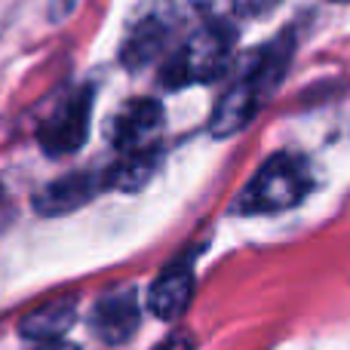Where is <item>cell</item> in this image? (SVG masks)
Masks as SVG:
<instances>
[{
	"instance_id": "obj_12",
	"label": "cell",
	"mask_w": 350,
	"mask_h": 350,
	"mask_svg": "<svg viewBox=\"0 0 350 350\" xmlns=\"http://www.w3.org/2000/svg\"><path fill=\"white\" fill-rule=\"evenodd\" d=\"M283 0H234V12L240 18H261L267 12H273Z\"/></svg>"
},
{
	"instance_id": "obj_13",
	"label": "cell",
	"mask_w": 350,
	"mask_h": 350,
	"mask_svg": "<svg viewBox=\"0 0 350 350\" xmlns=\"http://www.w3.org/2000/svg\"><path fill=\"white\" fill-rule=\"evenodd\" d=\"M157 350H193V341H191V335H170V338L163 341Z\"/></svg>"
},
{
	"instance_id": "obj_15",
	"label": "cell",
	"mask_w": 350,
	"mask_h": 350,
	"mask_svg": "<svg viewBox=\"0 0 350 350\" xmlns=\"http://www.w3.org/2000/svg\"><path fill=\"white\" fill-rule=\"evenodd\" d=\"M37 350H77L74 345H65V341H49V345H40Z\"/></svg>"
},
{
	"instance_id": "obj_10",
	"label": "cell",
	"mask_w": 350,
	"mask_h": 350,
	"mask_svg": "<svg viewBox=\"0 0 350 350\" xmlns=\"http://www.w3.org/2000/svg\"><path fill=\"white\" fill-rule=\"evenodd\" d=\"M157 157H160L157 148H151V151L120 154V160H117V163L108 170L105 181H108L111 187H120V191H139V187L154 175Z\"/></svg>"
},
{
	"instance_id": "obj_14",
	"label": "cell",
	"mask_w": 350,
	"mask_h": 350,
	"mask_svg": "<svg viewBox=\"0 0 350 350\" xmlns=\"http://www.w3.org/2000/svg\"><path fill=\"white\" fill-rule=\"evenodd\" d=\"M10 221V197H6V187L0 185V228Z\"/></svg>"
},
{
	"instance_id": "obj_2",
	"label": "cell",
	"mask_w": 350,
	"mask_h": 350,
	"mask_svg": "<svg viewBox=\"0 0 350 350\" xmlns=\"http://www.w3.org/2000/svg\"><path fill=\"white\" fill-rule=\"evenodd\" d=\"M310 191V170L298 154H273L240 193L237 209L246 215L292 209Z\"/></svg>"
},
{
	"instance_id": "obj_4",
	"label": "cell",
	"mask_w": 350,
	"mask_h": 350,
	"mask_svg": "<svg viewBox=\"0 0 350 350\" xmlns=\"http://www.w3.org/2000/svg\"><path fill=\"white\" fill-rule=\"evenodd\" d=\"M90 114H92V90L80 86V90L68 92L49 117L37 129V142L49 157H65L74 154L83 145L86 133H90Z\"/></svg>"
},
{
	"instance_id": "obj_11",
	"label": "cell",
	"mask_w": 350,
	"mask_h": 350,
	"mask_svg": "<svg viewBox=\"0 0 350 350\" xmlns=\"http://www.w3.org/2000/svg\"><path fill=\"white\" fill-rule=\"evenodd\" d=\"M160 46H163V28H160L154 18L151 22H142L139 28L126 37V43H123V62H126L129 68L145 65V62H151L154 55L160 53Z\"/></svg>"
},
{
	"instance_id": "obj_7",
	"label": "cell",
	"mask_w": 350,
	"mask_h": 350,
	"mask_svg": "<svg viewBox=\"0 0 350 350\" xmlns=\"http://www.w3.org/2000/svg\"><path fill=\"white\" fill-rule=\"evenodd\" d=\"M193 295V271L187 261H175L172 267H166L154 286L148 289V310H151L157 320H178L187 310Z\"/></svg>"
},
{
	"instance_id": "obj_16",
	"label": "cell",
	"mask_w": 350,
	"mask_h": 350,
	"mask_svg": "<svg viewBox=\"0 0 350 350\" xmlns=\"http://www.w3.org/2000/svg\"><path fill=\"white\" fill-rule=\"evenodd\" d=\"M338 3H350V0H338Z\"/></svg>"
},
{
	"instance_id": "obj_1",
	"label": "cell",
	"mask_w": 350,
	"mask_h": 350,
	"mask_svg": "<svg viewBox=\"0 0 350 350\" xmlns=\"http://www.w3.org/2000/svg\"><path fill=\"white\" fill-rule=\"evenodd\" d=\"M292 55V40L280 37V40L267 43L258 55L252 59L249 71L240 80L230 83V90L218 98L215 111H212V135H234L246 126L255 117V111L261 108L267 96L277 90V83L283 80L286 65Z\"/></svg>"
},
{
	"instance_id": "obj_3",
	"label": "cell",
	"mask_w": 350,
	"mask_h": 350,
	"mask_svg": "<svg viewBox=\"0 0 350 350\" xmlns=\"http://www.w3.org/2000/svg\"><path fill=\"white\" fill-rule=\"evenodd\" d=\"M230 49H234V28H228L224 22L203 25L181 43L178 53L170 59L163 83L170 86L209 83L228 68Z\"/></svg>"
},
{
	"instance_id": "obj_8",
	"label": "cell",
	"mask_w": 350,
	"mask_h": 350,
	"mask_svg": "<svg viewBox=\"0 0 350 350\" xmlns=\"http://www.w3.org/2000/svg\"><path fill=\"white\" fill-rule=\"evenodd\" d=\"M71 323H74V298H55V301H46L40 308H34L31 314H25L22 323H18V332L28 341L49 345V341H62V335L71 329Z\"/></svg>"
},
{
	"instance_id": "obj_5",
	"label": "cell",
	"mask_w": 350,
	"mask_h": 350,
	"mask_svg": "<svg viewBox=\"0 0 350 350\" xmlns=\"http://www.w3.org/2000/svg\"><path fill=\"white\" fill-rule=\"evenodd\" d=\"M160 129H163V108L154 98H133L114 117L111 139L120 154L151 151V148H157Z\"/></svg>"
},
{
	"instance_id": "obj_9",
	"label": "cell",
	"mask_w": 350,
	"mask_h": 350,
	"mask_svg": "<svg viewBox=\"0 0 350 350\" xmlns=\"http://www.w3.org/2000/svg\"><path fill=\"white\" fill-rule=\"evenodd\" d=\"M96 187H98L96 175H86V172L65 175V178L43 187L34 197V206L40 215H65V212H71V209H80V206L96 193Z\"/></svg>"
},
{
	"instance_id": "obj_6",
	"label": "cell",
	"mask_w": 350,
	"mask_h": 350,
	"mask_svg": "<svg viewBox=\"0 0 350 350\" xmlns=\"http://www.w3.org/2000/svg\"><path fill=\"white\" fill-rule=\"evenodd\" d=\"M142 320L139 301H135L133 289H114L108 295L98 298L96 310H92V332L105 341V345H123L135 335Z\"/></svg>"
}]
</instances>
